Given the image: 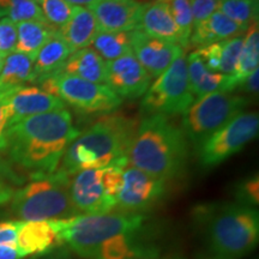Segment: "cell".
<instances>
[{
	"label": "cell",
	"mask_w": 259,
	"mask_h": 259,
	"mask_svg": "<svg viewBox=\"0 0 259 259\" xmlns=\"http://www.w3.org/2000/svg\"><path fill=\"white\" fill-rule=\"evenodd\" d=\"M67 109L28 116L8 128L9 161L31 177L54 173L69 145L78 137Z\"/></svg>",
	"instance_id": "1"
},
{
	"label": "cell",
	"mask_w": 259,
	"mask_h": 259,
	"mask_svg": "<svg viewBox=\"0 0 259 259\" xmlns=\"http://www.w3.org/2000/svg\"><path fill=\"white\" fill-rule=\"evenodd\" d=\"M187 138L184 131L162 114L149 115L139 122L130 143V166L169 181L185 171Z\"/></svg>",
	"instance_id": "2"
},
{
	"label": "cell",
	"mask_w": 259,
	"mask_h": 259,
	"mask_svg": "<svg viewBox=\"0 0 259 259\" xmlns=\"http://www.w3.org/2000/svg\"><path fill=\"white\" fill-rule=\"evenodd\" d=\"M136 121L121 114H108L78 135L65 151L57 170L71 177L87 169H101L127 154Z\"/></svg>",
	"instance_id": "3"
},
{
	"label": "cell",
	"mask_w": 259,
	"mask_h": 259,
	"mask_svg": "<svg viewBox=\"0 0 259 259\" xmlns=\"http://www.w3.org/2000/svg\"><path fill=\"white\" fill-rule=\"evenodd\" d=\"M210 259H242L257 247L259 213L240 203L205 205L197 210Z\"/></svg>",
	"instance_id": "4"
},
{
	"label": "cell",
	"mask_w": 259,
	"mask_h": 259,
	"mask_svg": "<svg viewBox=\"0 0 259 259\" xmlns=\"http://www.w3.org/2000/svg\"><path fill=\"white\" fill-rule=\"evenodd\" d=\"M148 218L144 213L111 211L97 215H77L57 220L61 246L83 259H90L103 241L125 233L143 229Z\"/></svg>",
	"instance_id": "5"
},
{
	"label": "cell",
	"mask_w": 259,
	"mask_h": 259,
	"mask_svg": "<svg viewBox=\"0 0 259 259\" xmlns=\"http://www.w3.org/2000/svg\"><path fill=\"white\" fill-rule=\"evenodd\" d=\"M10 210L19 221L66 220L77 216L69 196V177L59 170L31 177V181L16 190Z\"/></svg>",
	"instance_id": "6"
},
{
	"label": "cell",
	"mask_w": 259,
	"mask_h": 259,
	"mask_svg": "<svg viewBox=\"0 0 259 259\" xmlns=\"http://www.w3.org/2000/svg\"><path fill=\"white\" fill-rule=\"evenodd\" d=\"M127 164L125 156L101 169L80 170L69 177V196L77 213L97 215L114 211Z\"/></svg>",
	"instance_id": "7"
},
{
	"label": "cell",
	"mask_w": 259,
	"mask_h": 259,
	"mask_svg": "<svg viewBox=\"0 0 259 259\" xmlns=\"http://www.w3.org/2000/svg\"><path fill=\"white\" fill-rule=\"evenodd\" d=\"M247 105V97L226 92L196 99L183 114L184 134L197 149L234 116L244 112Z\"/></svg>",
	"instance_id": "8"
},
{
	"label": "cell",
	"mask_w": 259,
	"mask_h": 259,
	"mask_svg": "<svg viewBox=\"0 0 259 259\" xmlns=\"http://www.w3.org/2000/svg\"><path fill=\"white\" fill-rule=\"evenodd\" d=\"M143 96L142 108L149 115L168 116L186 112L194 97L190 89L185 51L157 77Z\"/></svg>",
	"instance_id": "9"
},
{
	"label": "cell",
	"mask_w": 259,
	"mask_h": 259,
	"mask_svg": "<svg viewBox=\"0 0 259 259\" xmlns=\"http://www.w3.org/2000/svg\"><path fill=\"white\" fill-rule=\"evenodd\" d=\"M42 90L59 97L65 105L82 113H108L122 103V99L106 84L88 82L67 73H56L40 83Z\"/></svg>",
	"instance_id": "10"
},
{
	"label": "cell",
	"mask_w": 259,
	"mask_h": 259,
	"mask_svg": "<svg viewBox=\"0 0 259 259\" xmlns=\"http://www.w3.org/2000/svg\"><path fill=\"white\" fill-rule=\"evenodd\" d=\"M258 131V113H240L197 148L200 164L204 168L219 166L257 137Z\"/></svg>",
	"instance_id": "11"
},
{
	"label": "cell",
	"mask_w": 259,
	"mask_h": 259,
	"mask_svg": "<svg viewBox=\"0 0 259 259\" xmlns=\"http://www.w3.org/2000/svg\"><path fill=\"white\" fill-rule=\"evenodd\" d=\"M167 183L127 164L122 173V185L118 194L116 210L144 213L163 198Z\"/></svg>",
	"instance_id": "12"
},
{
	"label": "cell",
	"mask_w": 259,
	"mask_h": 259,
	"mask_svg": "<svg viewBox=\"0 0 259 259\" xmlns=\"http://www.w3.org/2000/svg\"><path fill=\"white\" fill-rule=\"evenodd\" d=\"M151 77L136 59L127 53L115 60L106 61V85L121 99L135 100L147 93Z\"/></svg>",
	"instance_id": "13"
},
{
	"label": "cell",
	"mask_w": 259,
	"mask_h": 259,
	"mask_svg": "<svg viewBox=\"0 0 259 259\" xmlns=\"http://www.w3.org/2000/svg\"><path fill=\"white\" fill-rule=\"evenodd\" d=\"M132 53L151 77L156 79L184 52L179 45L149 36L142 30L131 31Z\"/></svg>",
	"instance_id": "14"
},
{
	"label": "cell",
	"mask_w": 259,
	"mask_h": 259,
	"mask_svg": "<svg viewBox=\"0 0 259 259\" xmlns=\"http://www.w3.org/2000/svg\"><path fill=\"white\" fill-rule=\"evenodd\" d=\"M147 3L139 0H97L89 10L95 16L100 31L138 30Z\"/></svg>",
	"instance_id": "15"
},
{
	"label": "cell",
	"mask_w": 259,
	"mask_h": 259,
	"mask_svg": "<svg viewBox=\"0 0 259 259\" xmlns=\"http://www.w3.org/2000/svg\"><path fill=\"white\" fill-rule=\"evenodd\" d=\"M66 109L59 97L37 87H21L9 97V127L28 116Z\"/></svg>",
	"instance_id": "16"
},
{
	"label": "cell",
	"mask_w": 259,
	"mask_h": 259,
	"mask_svg": "<svg viewBox=\"0 0 259 259\" xmlns=\"http://www.w3.org/2000/svg\"><path fill=\"white\" fill-rule=\"evenodd\" d=\"M142 231L125 233L103 241L90 259H157L158 248L141 235Z\"/></svg>",
	"instance_id": "17"
},
{
	"label": "cell",
	"mask_w": 259,
	"mask_h": 259,
	"mask_svg": "<svg viewBox=\"0 0 259 259\" xmlns=\"http://www.w3.org/2000/svg\"><path fill=\"white\" fill-rule=\"evenodd\" d=\"M186 60L190 89L194 99L219 92L232 93L240 85L234 76L209 70L196 51L189 54Z\"/></svg>",
	"instance_id": "18"
},
{
	"label": "cell",
	"mask_w": 259,
	"mask_h": 259,
	"mask_svg": "<svg viewBox=\"0 0 259 259\" xmlns=\"http://www.w3.org/2000/svg\"><path fill=\"white\" fill-rule=\"evenodd\" d=\"M17 247L29 255L48 254L61 247L58 235V221H29L24 222L18 232Z\"/></svg>",
	"instance_id": "19"
},
{
	"label": "cell",
	"mask_w": 259,
	"mask_h": 259,
	"mask_svg": "<svg viewBox=\"0 0 259 259\" xmlns=\"http://www.w3.org/2000/svg\"><path fill=\"white\" fill-rule=\"evenodd\" d=\"M58 31L71 50L76 52L88 48L100 28L95 16L88 8L73 6L69 22Z\"/></svg>",
	"instance_id": "20"
},
{
	"label": "cell",
	"mask_w": 259,
	"mask_h": 259,
	"mask_svg": "<svg viewBox=\"0 0 259 259\" xmlns=\"http://www.w3.org/2000/svg\"><path fill=\"white\" fill-rule=\"evenodd\" d=\"M72 53L73 51L60 36L59 31H54L38 52L36 59L34 61L32 83L40 84L48 77L60 72L65 61Z\"/></svg>",
	"instance_id": "21"
},
{
	"label": "cell",
	"mask_w": 259,
	"mask_h": 259,
	"mask_svg": "<svg viewBox=\"0 0 259 259\" xmlns=\"http://www.w3.org/2000/svg\"><path fill=\"white\" fill-rule=\"evenodd\" d=\"M139 30L149 36L176 44L180 46L179 31L171 17L169 9L161 0H155L151 4H147L142 15Z\"/></svg>",
	"instance_id": "22"
},
{
	"label": "cell",
	"mask_w": 259,
	"mask_h": 259,
	"mask_svg": "<svg viewBox=\"0 0 259 259\" xmlns=\"http://www.w3.org/2000/svg\"><path fill=\"white\" fill-rule=\"evenodd\" d=\"M244 32L245 30H242L235 22L218 10L208 19L193 27L189 45L199 47L208 46L228 38L241 36Z\"/></svg>",
	"instance_id": "23"
},
{
	"label": "cell",
	"mask_w": 259,
	"mask_h": 259,
	"mask_svg": "<svg viewBox=\"0 0 259 259\" xmlns=\"http://www.w3.org/2000/svg\"><path fill=\"white\" fill-rule=\"evenodd\" d=\"M60 72L76 76L88 82L105 84L106 61L93 48H83V50L73 52L67 58Z\"/></svg>",
	"instance_id": "24"
},
{
	"label": "cell",
	"mask_w": 259,
	"mask_h": 259,
	"mask_svg": "<svg viewBox=\"0 0 259 259\" xmlns=\"http://www.w3.org/2000/svg\"><path fill=\"white\" fill-rule=\"evenodd\" d=\"M34 61L32 58L17 52L8 54L0 71V90L18 89L32 83Z\"/></svg>",
	"instance_id": "25"
},
{
	"label": "cell",
	"mask_w": 259,
	"mask_h": 259,
	"mask_svg": "<svg viewBox=\"0 0 259 259\" xmlns=\"http://www.w3.org/2000/svg\"><path fill=\"white\" fill-rule=\"evenodd\" d=\"M56 31L47 22L28 21L17 23V44L15 52L36 59L38 52Z\"/></svg>",
	"instance_id": "26"
},
{
	"label": "cell",
	"mask_w": 259,
	"mask_h": 259,
	"mask_svg": "<svg viewBox=\"0 0 259 259\" xmlns=\"http://www.w3.org/2000/svg\"><path fill=\"white\" fill-rule=\"evenodd\" d=\"M259 66V27L258 21L246 29L242 36V46L239 56L238 65L233 76L242 83L246 77L250 76ZM240 87V85H239Z\"/></svg>",
	"instance_id": "27"
},
{
	"label": "cell",
	"mask_w": 259,
	"mask_h": 259,
	"mask_svg": "<svg viewBox=\"0 0 259 259\" xmlns=\"http://www.w3.org/2000/svg\"><path fill=\"white\" fill-rule=\"evenodd\" d=\"M90 46L105 61L115 60L132 53L131 32L99 31Z\"/></svg>",
	"instance_id": "28"
},
{
	"label": "cell",
	"mask_w": 259,
	"mask_h": 259,
	"mask_svg": "<svg viewBox=\"0 0 259 259\" xmlns=\"http://www.w3.org/2000/svg\"><path fill=\"white\" fill-rule=\"evenodd\" d=\"M218 10L242 30L258 21V0H220Z\"/></svg>",
	"instance_id": "29"
},
{
	"label": "cell",
	"mask_w": 259,
	"mask_h": 259,
	"mask_svg": "<svg viewBox=\"0 0 259 259\" xmlns=\"http://www.w3.org/2000/svg\"><path fill=\"white\" fill-rule=\"evenodd\" d=\"M0 17H6L15 22L40 21L46 22L37 3L31 0H0Z\"/></svg>",
	"instance_id": "30"
},
{
	"label": "cell",
	"mask_w": 259,
	"mask_h": 259,
	"mask_svg": "<svg viewBox=\"0 0 259 259\" xmlns=\"http://www.w3.org/2000/svg\"><path fill=\"white\" fill-rule=\"evenodd\" d=\"M169 9L171 17L179 31L180 46L187 47L193 30V17L190 0H161Z\"/></svg>",
	"instance_id": "31"
},
{
	"label": "cell",
	"mask_w": 259,
	"mask_h": 259,
	"mask_svg": "<svg viewBox=\"0 0 259 259\" xmlns=\"http://www.w3.org/2000/svg\"><path fill=\"white\" fill-rule=\"evenodd\" d=\"M38 6L45 21L56 30H59L69 22L73 10V6L66 0H41Z\"/></svg>",
	"instance_id": "32"
},
{
	"label": "cell",
	"mask_w": 259,
	"mask_h": 259,
	"mask_svg": "<svg viewBox=\"0 0 259 259\" xmlns=\"http://www.w3.org/2000/svg\"><path fill=\"white\" fill-rule=\"evenodd\" d=\"M242 46V36H236L221 41V66L220 73L231 74L235 72Z\"/></svg>",
	"instance_id": "33"
},
{
	"label": "cell",
	"mask_w": 259,
	"mask_h": 259,
	"mask_svg": "<svg viewBox=\"0 0 259 259\" xmlns=\"http://www.w3.org/2000/svg\"><path fill=\"white\" fill-rule=\"evenodd\" d=\"M17 44V24L11 19L0 18V54L6 57L15 52Z\"/></svg>",
	"instance_id": "34"
},
{
	"label": "cell",
	"mask_w": 259,
	"mask_h": 259,
	"mask_svg": "<svg viewBox=\"0 0 259 259\" xmlns=\"http://www.w3.org/2000/svg\"><path fill=\"white\" fill-rule=\"evenodd\" d=\"M236 199L238 202L247 206L258 205L259 203V179L258 176L242 181L236 189Z\"/></svg>",
	"instance_id": "35"
},
{
	"label": "cell",
	"mask_w": 259,
	"mask_h": 259,
	"mask_svg": "<svg viewBox=\"0 0 259 259\" xmlns=\"http://www.w3.org/2000/svg\"><path fill=\"white\" fill-rule=\"evenodd\" d=\"M17 89L0 90V154H5L8 149V128H9V97Z\"/></svg>",
	"instance_id": "36"
},
{
	"label": "cell",
	"mask_w": 259,
	"mask_h": 259,
	"mask_svg": "<svg viewBox=\"0 0 259 259\" xmlns=\"http://www.w3.org/2000/svg\"><path fill=\"white\" fill-rule=\"evenodd\" d=\"M220 0H190L193 17V27L208 19L213 12L218 11Z\"/></svg>",
	"instance_id": "37"
},
{
	"label": "cell",
	"mask_w": 259,
	"mask_h": 259,
	"mask_svg": "<svg viewBox=\"0 0 259 259\" xmlns=\"http://www.w3.org/2000/svg\"><path fill=\"white\" fill-rule=\"evenodd\" d=\"M25 177L19 173L17 168L0 155V181L12 186H22L25 184Z\"/></svg>",
	"instance_id": "38"
},
{
	"label": "cell",
	"mask_w": 259,
	"mask_h": 259,
	"mask_svg": "<svg viewBox=\"0 0 259 259\" xmlns=\"http://www.w3.org/2000/svg\"><path fill=\"white\" fill-rule=\"evenodd\" d=\"M23 223L19 220L0 222V245H16L18 232Z\"/></svg>",
	"instance_id": "39"
},
{
	"label": "cell",
	"mask_w": 259,
	"mask_h": 259,
	"mask_svg": "<svg viewBox=\"0 0 259 259\" xmlns=\"http://www.w3.org/2000/svg\"><path fill=\"white\" fill-rule=\"evenodd\" d=\"M27 258L17 245H0V259H24Z\"/></svg>",
	"instance_id": "40"
},
{
	"label": "cell",
	"mask_w": 259,
	"mask_h": 259,
	"mask_svg": "<svg viewBox=\"0 0 259 259\" xmlns=\"http://www.w3.org/2000/svg\"><path fill=\"white\" fill-rule=\"evenodd\" d=\"M258 77H259V71L255 70L252 72L250 76H247L242 80L240 87L245 92L251 93V94H258Z\"/></svg>",
	"instance_id": "41"
},
{
	"label": "cell",
	"mask_w": 259,
	"mask_h": 259,
	"mask_svg": "<svg viewBox=\"0 0 259 259\" xmlns=\"http://www.w3.org/2000/svg\"><path fill=\"white\" fill-rule=\"evenodd\" d=\"M15 191V187L12 185L0 181V205H5L11 202Z\"/></svg>",
	"instance_id": "42"
},
{
	"label": "cell",
	"mask_w": 259,
	"mask_h": 259,
	"mask_svg": "<svg viewBox=\"0 0 259 259\" xmlns=\"http://www.w3.org/2000/svg\"><path fill=\"white\" fill-rule=\"evenodd\" d=\"M42 259H73V258L69 248L58 247L57 250L52 251L51 253H48L46 257H44Z\"/></svg>",
	"instance_id": "43"
},
{
	"label": "cell",
	"mask_w": 259,
	"mask_h": 259,
	"mask_svg": "<svg viewBox=\"0 0 259 259\" xmlns=\"http://www.w3.org/2000/svg\"><path fill=\"white\" fill-rule=\"evenodd\" d=\"M70 5L72 6H80V8H89L97 0H66Z\"/></svg>",
	"instance_id": "44"
},
{
	"label": "cell",
	"mask_w": 259,
	"mask_h": 259,
	"mask_svg": "<svg viewBox=\"0 0 259 259\" xmlns=\"http://www.w3.org/2000/svg\"><path fill=\"white\" fill-rule=\"evenodd\" d=\"M4 59H5V57H4V56H2V54H0V71H2L3 64H4Z\"/></svg>",
	"instance_id": "45"
},
{
	"label": "cell",
	"mask_w": 259,
	"mask_h": 259,
	"mask_svg": "<svg viewBox=\"0 0 259 259\" xmlns=\"http://www.w3.org/2000/svg\"><path fill=\"white\" fill-rule=\"evenodd\" d=\"M31 2H35V3H37V4H38V3H40L41 0H31Z\"/></svg>",
	"instance_id": "46"
},
{
	"label": "cell",
	"mask_w": 259,
	"mask_h": 259,
	"mask_svg": "<svg viewBox=\"0 0 259 259\" xmlns=\"http://www.w3.org/2000/svg\"><path fill=\"white\" fill-rule=\"evenodd\" d=\"M208 259H210V258H208Z\"/></svg>",
	"instance_id": "47"
},
{
	"label": "cell",
	"mask_w": 259,
	"mask_h": 259,
	"mask_svg": "<svg viewBox=\"0 0 259 259\" xmlns=\"http://www.w3.org/2000/svg\"><path fill=\"white\" fill-rule=\"evenodd\" d=\"M0 18H2V17H0Z\"/></svg>",
	"instance_id": "48"
}]
</instances>
